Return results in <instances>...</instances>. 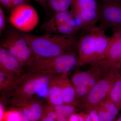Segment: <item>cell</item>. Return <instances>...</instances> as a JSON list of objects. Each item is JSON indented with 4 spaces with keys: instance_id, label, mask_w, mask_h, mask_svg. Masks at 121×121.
<instances>
[{
    "instance_id": "1",
    "label": "cell",
    "mask_w": 121,
    "mask_h": 121,
    "mask_svg": "<svg viewBox=\"0 0 121 121\" xmlns=\"http://www.w3.org/2000/svg\"><path fill=\"white\" fill-rule=\"evenodd\" d=\"M36 58L56 57L74 51L79 40L76 35L46 34L36 35L22 32Z\"/></svg>"
},
{
    "instance_id": "2",
    "label": "cell",
    "mask_w": 121,
    "mask_h": 121,
    "mask_svg": "<svg viewBox=\"0 0 121 121\" xmlns=\"http://www.w3.org/2000/svg\"><path fill=\"white\" fill-rule=\"evenodd\" d=\"M55 77L47 72L31 69L21 75L5 94L11 99L31 98L35 94L47 99L49 84Z\"/></svg>"
},
{
    "instance_id": "3",
    "label": "cell",
    "mask_w": 121,
    "mask_h": 121,
    "mask_svg": "<svg viewBox=\"0 0 121 121\" xmlns=\"http://www.w3.org/2000/svg\"><path fill=\"white\" fill-rule=\"evenodd\" d=\"M76 66H78V56L74 51L52 58H36L31 68L60 75L68 74Z\"/></svg>"
},
{
    "instance_id": "4",
    "label": "cell",
    "mask_w": 121,
    "mask_h": 121,
    "mask_svg": "<svg viewBox=\"0 0 121 121\" xmlns=\"http://www.w3.org/2000/svg\"><path fill=\"white\" fill-rule=\"evenodd\" d=\"M121 69L113 67L90 91L81 102L80 108L86 110L95 108L109 95Z\"/></svg>"
},
{
    "instance_id": "5",
    "label": "cell",
    "mask_w": 121,
    "mask_h": 121,
    "mask_svg": "<svg viewBox=\"0 0 121 121\" xmlns=\"http://www.w3.org/2000/svg\"><path fill=\"white\" fill-rule=\"evenodd\" d=\"M0 46L7 49L23 67H31L36 58L22 33L16 31L9 32Z\"/></svg>"
},
{
    "instance_id": "6",
    "label": "cell",
    "mask_w": 121,
    "mask_h": 121,
    "mask_svg": "<svg viewBox=\"0 0 121 121\" xmlns=\"http://www.w3.org/2000/svg\"><path fill=\"white\" fill-rule=\"evenodd\" d=\"M9 21L16 29L22 32L28 33L34 30L38 25L39 17L34 7L24 3L12 9Z\"/></svg>"
},
{
    "instance_id": "7",
    "label": "cell",
    "mask_w": 121,
    "mask_h": 121,
    "mask_svg": "<svg viewBox=\"0 0 121 121\" xmlns=\"http://www.w3.org/2000/svg\"><path fill=\"white\" fill-rule=\"evenodd\" d=\"M91 65V67L86 70L75 72L70 80L74 86L86 84L91 90L112 67H114L107 59Z\"/></svg>"
},
{
    "instance_id": "8",
    "label": "cell",
    "mask_w": 121,
    "mask_h": 121,
    "mask_svg": "<svg viewBox=\"0 0 121 121\" xmlns=\"http://www.w3.org/2000/svg\"><path fill=\"white\" fill-rule=\"evenodd\" d=\"M71 12L82 22L83 30L89 32L98 22V8L96 0H72Z\"/></svg>"
},
{
    "instance_id": "9",
    "label": "cell",
    "mask_w": 121,
    "mask_h": 121,
    "mask_svg": "<svg viewBox=\"0 0 121 121\" xmlns=\"http://www.w3.org/2000/svg\"><path fill=\"white\" fill-rule=\"evenodd\" d=\"M98 8L99 27L104 30L121 27V0H101Z\"/></svg>"
},
{
    "instance_id": "10",
    "label": "cell",
    "mask_w": 121,
    "mask_h": 121,
    "mask_svg": "<svg viewBox=\"0 0 121 121\" xmlns=\"http://www.w3.org/2000/svg\"><path fill=\"white\" fill-rule=\"evenodd\" d=\"M97 27L90 30L87 35L82 36L79 40L77 47L78 53V66H80L94 63L96 48Z\"/></svg>"
},
{
    "instance_id": "11",
    "label": "cell",
    "mask_w": 121,
    "mask_h": 121,
    "mask_svg": "<svg viewBox=\"0 0 121 121\" xmlns=\"http://www.w3.org/2000/svg\"><path fill=\"white\" fill-rule=\"evenodd\" d=\"M10 102L20 109L30 121H40L43 117L44 105L40 101L32 97L12 99Z\"/></svg>"
},
{
    "instance_id": "12",
    "label": "cell",
    "mask_w": 121,
    "mask_h": 121,
    "mask_svg": "<svg viewBox=\"0 0 121 121\" xmlns=\"http://www.w3.org/2000/svg\"><path fill=\"white\" fill-rule=\"evenodd\" d=\"M22 64L5 48L0 47V70L19 77L23 72Z\"/></svg>"
},
{
    "instance_id": "13",
    "label": "cell",
    "mask_w": 121,
    "mask_h": 121,
    "mask_svg": "<svg viewBox=\"0 0 121 121\" xmlns=\"http://www.w3.org/2000/svg\"><path fill=\"white\" fill-rule=\"evenodd\" d=\"M111 29L113 34L106 53V59L115 67L118 68L121 60V27Z\"/></svg>"
},
{
    "instance_id": "14",
    "label": "cell",
    "mask_w": 121,
    "mask_h": 121,
    "mask_svg": "<svg viewBox=\"0 0 121 121\" xmlns=\"http://www.w3.org/2000/svg\"><path fill=\"white\" fill-rule=\"evenodd\" d=\"M68 75L58 76L62 91L64 104L80 107L81 102L76 95L75 88L67 77Z\"/></svg>"
},
{
    "instance_id": "15",
    "label": "cell",
    "mask_w": 121,
    "mask_h": 121,
    "mask_svg": "<svg viewBox=\"0 0 121 121\" xmlns=\"http://www.w3.org/2000/svg\"><path fill=\"white\" fill-rule=\"evenodd\" d=\"M111 39V36L109 37L106 35L105 30L100 27H97L94 63L106 59V53Z\"/></svg>"
},
{
    "instance_id": "16",
    "label": "cell",
    "mask_w": 121,
    "mask_h": 121,
    "mask_svg": "<svg viewBox=\"0 0 121 121\" xmlns=\"http://www.w3.org/2000/svg\"><path fill=\"white\" fill-rule=\"evenodd\" d=\"M95 108L97 111L100 121H114L119 111L109 97Z\"/></svg>"
},
{
    "instance_id": "17",
    "label": "cell",
    "mask_w": 121,
    "mask_h": 121,
    "mask_svg": "<svg viewBox=\"0 0 121 121\" xmlns=\"http://www.w3.org/2000/svg\"><path fill=\"white\" fill-rule=\"evenodd\" d=\"M40 27L47 34L65 35H76L80 30L77 27L67 24L49 23L47 22L42 24Z\"/></svg>"
},
{
    "instance_id": "18",
    "label": "cell",
    "mask_w": 121,
    "mask_h": 121,
    "mask_svg": "<svg viewBox=\"0 0 121 121\" xmlns=\"http://www.w3.org/2000/svg\"><path fill=\"white\" fill-rule=\"evenodd\" d=\"M47 99L48 104L51 105H58L64 104L62 91L58 76H55L49 84Z\"/></svg>"
},
{
    "instance_id": "19",
    "label": "cell",
    "mask_w": 121,
    "mask_h": 121,
    "mask_svg": "<svg viewBox=\"0 0 121 121\" xmlns=\"http://www.w3.org/2000/svg\"><path fill=\"white\" fill-rule=\"evenodd\" d=\"M49 23L64 24L75 26L82 30L80 23L69 10L55 13L51 19L47 21Z\"/></svg>"
},
{
    "instance_id": "20",
    "label": "cell",
    "mask_w": 121,
    "mask_h": 121,
    "mask_svg": "<svg viewBox=\"0 0 121 121\" xmlns=\"http://www.w3.org/2000/svg\"><path fill=\"white\" fill-rule=\"evenodd\" d=\"M109 98L118 108L121 110V69L117 77L111 91Z\"/></svg>"
},
{
    "instance_id": "21",
    "label": "cell",
    "mask_w": 121,
    "mask_h": 121,
    "mask_svg": "<svg viewBox=\"0 0 121 121\" xmlns=\"http://www.w3.org/2000/svg\"><path fill=\"white\" fill-rule=\"evenodd\" d=\"M19 77L0 70V91L5 94L15 84Z\"/></svg>"
},
{
    "instance_id": "22",
    "label": "cell",
    "mask_w": 121,
    "mask_h": 121,
    "mask_svg": "<svg viewBox=\"0 0 121 121\" xmlns=\"http://www.w3.org/2000/svg\"><path fill=\"white\" fill-rule=\"evenodd\" d=\"M1 121H30L18 108L5 110Z\"/></svg>"
},
{
    "instance_id": "23",
    "label": "cell",
    "mask_w": 121,
    "mask_h": 121,
    "mask_svg": "<svg viewBox=\"0 0 121 121\" xmlns=\"http://www.w3.org/2000/svg\"><path fill=\"white\" fill-rule=\"evenodd\" d=\"M51 106L52 109L57 113L68 118L72 114L76 113L77 110V107H76L65 104Z\"/></svg>"
},
{
    "instance_id": "24",
    "label": "cell",
    "mask_w": 121,
    "mask_h": 121,
    "mask_svg": "<svg viewBox=\"0 0 121 121\" xmlns=\"http://www.w3.org/2000/svg\"><path fill=\"white\" fill-rule=\"evenodd\" d=\"M43 116L49 117L56 121H68V117L57 113L49 104L44 106Z\"/></svg>"
},
{
    "instance_id": "25",
    "label": "cell",
    "mask_w": 121,
    "mask_h": 121,
    "mask_svg": "<svg viewBox=\"0 0 121 121\" xmlns=\"http://www.w3.org/2000/svg\"><path fill=\"white\" fill-rule=\"evenodd\" d=\"M74 87L77 97L81 102L87 96L91 90L86 84H81Z\"/></svg>"
},
{
    "instance_id": "26",
    "label": "cell",
    "mask_w": 121,
    "mask_h": 121,
    "mask_svg": "<svg viewBox=\"0 0 121 121\" xmlns=\"http://www.w3.org/2000/svg\"><path fill=\"white\" fill-rule=\"evenodd\" d=\"M47 2L48 5L55 13L66 11L60 0H47Z\"/></svg>"
},
{
    "instance_id": "27",
    "label": "cell",
    "mask_w": 121,
    "mask_h": 121,
    "mask_svg": "<svg viewBox=\"0 0 121 121\" xmlns=\"http://www.w3.org/2000/svg\"><path fill=\"white\" fill-rule=\"evenodd\" d=\"M85 112L89 114L92 121H100L97 111L95 108L89 109Z\"/></svg>"
},
{
    "instance_id": "28",
    "label": "cell",
    "mask_w": 121,
    "mask_h": 121,
    "mask_svg": "<svg viewBox=\"0 0 121 121\" xmlns=\"http://www.w3.org/2000/svg\"><path fill=\"white\" fill-rule=\"evenodd\" d=\"M5 17L1 7H0V32L2 33L5 27Z\"/></svg>"
},
{
    "instance_id": "29",
    "label": "cell",
    "mask_w": 121,
    "mask_h": 121,
    "mask_svg": "<svg viewBox=\"0 0 121 121\" xmlns=\"http://www.w3.org/2000/svg\"><path fill=\"white\" fill-rule=\"evenodd\" d=\"M0 1L3 5L7 8L13 9L15 7L12 0H0Z\"/></svg>"
},
{
    "instance_id": "30",
    "label": "cell",
    "mask_w": 121,
    "mask_h": 121,
    "mask_svg": "<svg viewBox=\"0 0 121 121\" xmlns=\"http://www.w3.org/2000/svg\"><path fill=\"white\" fill-rule=\"evenodd\" d=\"M60 1L65 10H68L69 7L71 6L72 0H60Z\"/></svg>"
},
{
    "instance_id": "31",
    "label": "cell",
    "mask_w": 121,
    "mask_h": 121,
    "mask_svg": "<svg viewBox=\"0 0 121 121\" xmlns=\"http://www.w3.org/2000/svg\"><path fill=\"white\" fill-rule=\"evenodd\" d=\"M14 7L24 3H27L26 0H12Z\"/></svg>"
},
{
    "instance_id": "32",
    "label": "cell",
    "mask_w": 121,
    "mask_h": 121,
    "mask_svg": "<svg viewBox=\"0 0 121 121\" xmlns=\"http://www.w3.org/2000/svg\"><path fill=\"white\" fill-rule=\"evenodd\" d=\"M68 121H79L78 117V113H74L68 118Z\"/></svg>"
},
{
    "instance_id": "33",
    "label": "cell",
    "mask_w": 121,
    "mask_h": 121,
    "mask_svg": "<svg viewBox=\"0 0 121 121\" xmlns=\"http://www.w3.org/2000/svg\"><path fill=\"white\" fill-rule=\"evenodd\" d=\"M5 111L4 106L2 103L1 102L0 103V121L2 120Z\"/></svg>"
},
{
    "instance_id": "34",
    "label": "cell",
    "mask_w": 121,
    "mask_h": 121,
    "mask_svg": "<svg viewBox=\"0 0 121 121\" xmlns=\"http://www.w3.org/2000/svg\"><path fill=\"white\" fill-rule=\"evenodd\" d=\"M36 2L39 3L43 8L44 9L46 8L48 5L47 0H34Z\"/></svg>"
},
{
    "instance_id": "35",
    "label": "cell",
    "mask_w": 121,
    "mask_h": 121,
    "mask_svg": "<svg viewBox=\"0 0 121 121\" xmlns=\"http://www.w3.org/2000/svg\"><path fill=\"white\" fill-rule=\"evenodd\" d=\"M84 121H92L90 115L88 113L84 112Z\"/></svg>"
},
{
    "instance_id": "36",
    "label": "cell",
    "mask_w": 121,
    "mask_h": 121,
    "mask_svg": "<svg viewBox=\"0 0 121 121\" xmlns=\"http://www.w3.org/2000/svg\"><path fill=\"white\" fill-rule=\"evenodd\" d=\"M40 121H56L51 118L45 116H43Z\"/></svg>"
},
{
    "instance_id": "37",
    "label": "cell",
    "mask_w": 121,
    "mask_h": 121,
    "mask_svg": "<svg viewBox=\"0 0 121 121\" xmlns=\"http://www.w3.org/2000/svg\"><path fill=\"white\" fill-rule=\"evenodd\" d=\"M114 121H121V114L119 115L118 117Z\"/></svg>"
},
{
    "instance_id": "38",
    "label": "cell",
    "mask_w": 121,
    "mask_h": 121,
    "mask_svg": "<svg viewBox=\"0 0 121 121\" xmlns=\"http://www.w3.org/2000/svg\"><path fill=\"white\" fill-rule=\"evenodd\" d=\"M117 67L118 68L121 69V61L119 62V64H118V65Z\"/></svg>"
}]
</instances>
